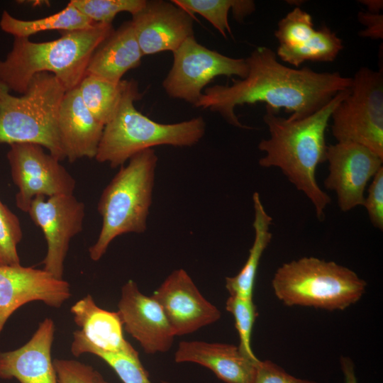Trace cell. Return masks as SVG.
I'll return each instance as SVG.
<instances>
[{"label": "cell", "mask_w": 383, "mask_h": 383, "mask_svg": "<svg viewBox=\"0 0 383 383\" xmlns=\"http://www.w3.org/2000/svg\"><path fill=\"white\" fill-rule=\"evenodd\" d=\"M350 89L340 91L306 118L291 120L277 116L267 108L263 116L270 138L258 144L259 150L265 153L259 165L265 168H279L296 189L310 200L319 221L324 220L325 210L331 199L318 184L316 171L321 163L326 162L325 135L331 114Z\"/></svg>", "instance_id": "cell-2"}, {"label": "cell", "mask_w": 383, "mask_h": 383, "mask_svg": "<svg viewBox=\"0 0 383 383\" xmlns=\"http://www.w3.org/2000/svg\"><path fill=\"white\" fill-rule=\"evenodd\" d=\"M143 56L132 23L126 21L96 49L86 74L118 84L128 70L140 66Z\"/></svg>", "instance_id": "cell-22"}, {"label": "cell", "mask_w": 383, "mask_h": 383, "mask_svg": "<svg viewBox=\"0 0 383 383\" xmlns=\"http://www.w3.org/2000/svg\"><path fill=\"white\" fill-rule=\"evenodd\" d=\"M71 296L70 285L43 269L0 265V333L13 313L31 301L60 308Z\"/></svg>", "instance_id": "cell-14"}, {"label": "cell", "mask_w": 383, "mask_h": 383, "mask_svg": "<svg viewBox=\"0 0 383 383\" xmlns=\"http://www.w3.org/2000/svg\"><path fill=\"white\" fill-rule=\"evenodd\" d=\"M151 296L161 306L175 336L193 333L221 316L183 269L172 272Z\"/></svg>", "instance_id": "cell-15"}, {"label": "cell", "mask_w": 383, "mask_h": 383, "mask_svg": "<svg viewBox=\"0 0 383 383\" xmlns=\"http://www.w3.org/2000/svg\"><path fill=\"white\" fill-rule=\"evenodd\" d=\"M357 16L358 21L366 26L364 30L360 32L361 36L382 39L383 16L382 14L360 12Z\"/></svg>", "instance_id": "cell-34"}, {"label": "cell", "mask_w": 383, "mask_h": 383, "mask_svg": "<svg viewBox=\"0 0 383 383\" xmlns=\"http://www.w3.org/2000/svg\"><path fill=\"white\" fill-rule=\"evenodd\" d=\"M0 80V143H34L60 161L65 159L57 129V118L66 92L52 74L33 76L21 96H13Z\"/></svg>", "instance_id": "cell-6"}, {"label": "cell", "mask_w": 383, "mask_h": 383, "mask_svg": "<svg viewBox=\"0 0 383 383\" xmlns=\"http://www.w3.org/2000/svg\"><path fill=\"white\" fill-rule=\"evenodd\" d=\"M87 109L103 125L115 116L121 101L123 79L114 84L91 74H86L78 86Z\"/></svg>", "instance_id": "cell-26"}, {"label": "cell", "mask_w": 383, "mask_h": 383, "mask_svg": "<svg viewBox=\"0 0 383 383\" xmlns=\"http://www.w3.org/2000/svg\"><path fill=\"white\" fill-rule=\"evenodd\" d=\"M162 383H170V382L163 381V382H162Z\"/></svg>", "instance_id": "cell-38"}, {"label": "cell", "mask_w": 383, "mask_h": 383, "mask_svg": "<svg viewBox=\"0 0 383 383\" xmlns=\"http://www.w3.org/2000/svg\"><path fill=\"white\" fill-rule=\"evenodd\" d=\"M70 3L94 23L112 24L121 12L132 16L139 12L146 0H71Z\"/></svg>", "instance_id": "cell-27"}, {"label": "cell", "mask_w": 383, "mask_h": 383, "mask_svg": "<svg viewBox=\"0 0 383 383\" xmlns=\"http://www.w3.org/2000/svg\"><path fill=\"white\" fill-rule=\"evenodd\" d=\"M340 365L344 377V383H358L353 360L349 357L341 356Z\"/></svg>", "instance_id": "cell-35"}, {"label": "cell", "mask_w": 383, "mask_h": 383, "mask_svg": "<svg viewBox=\"0 0 383 383\" xmlns=\"http://www.w3.org/2000/svg\"><path fill=\"white\" fill-rule=\"evenodd\" d=\"M94 23L70 2L62 11L51 16L33 20H22L4 11L0 28L14 38H26L47 30L73 31L87 28Z\"/></svg>", "instance_id": "cell-24"}, {"label": "cell", "mask_w": 383, "mask_h": 383, "mask_svg": "<svg viewBox=\"0 0 383 383\" xmlns=\"http://www.w3.org/2000/svg\"><path fill=\"white\" fill-rule=\"evenodd\" d=\"M276 55L299 67L306 61L332 62L343 48L342 40L327 26L316 30L311 16L296 7L277 23Z\"/></svg>", "instance_id": "cell-13"}, {"label": "cell", "mask_w": 383, "mask_h": 383, "mask_svg": "<svg viewBox=\"0 0 383 383\" xmlns=\"http://www.w3.org/2000/svg\"><path fill=\"white\" fill-rule=\"evenodd\" d=\"M74 323L80 328L73 333L71 353L75 357L93 351L138 355L123 335L118 313L98 306L90 294L77 301L70 309Z\"/></svg>", "instance_id": "cell-18"}, {"label": "cell", "mask_w": 383, "mask_h": 383, "mask_svg": "<svg viewBox=\"0 0 383 383\" xmlns=\"http://www.w3.org/2000/svg\"><path fill=\"white\" fill-rule=\"evenodd\" d=\"M42 230L47 252L42 263L43 270L62 279L64 263L72 238L82 231L85 206L73 194L51 197L37 196L27 212Z\"/></svg>", "instance_id": "cell-11"}, {"label": "cell", "mask_w": 383, "mask_h": 383, "mask_svg": "<svg viewBox=\"0 0 383 383\" xmlns=\"http://www.w3.org/2000/svg\"><path fill=\"white\" fill-rule=\"evenodd\" d=\"M172 66L162 82L172 98L196 106L203 89L218 76L246 77L248 66L245 59L233 58L210 50L199 43L194 35L188 38L173 52Z\"/></svg>", "instance_id": "cell-9"}, {"label": "cell", "mask_w": 383, "mask_h": 383, "mask_svg": "<svg viewBox=\"0 0 383 383\" xmlns=\"http://www.w3.org/2000/svg\"><path fill=\"white\" fill-rule=\"evenodd\" d=\"M252 201L255 237L248 259L236 275L226 277V288L230 296L244 299H252L259 264L264 251L272 238L270 232L272 218L266 211L258 192H254Z\"/></svg>", "instance_id": "cell-23"}, {"label": "cell", "mask_w": 383, "mask_h": 383, "mask_svg": "<svg viewBox=\"0 0 383 383\" xmlns=\"http://www.w3.org/2000/svg\"><path fill=\"white\" fill-rule=\"evenodd\" d=\"M118 313L125 331L148 354L165 353L175 336L159 303L143 294L137 284L129 279L121 288Z\"/></svg>", "instance_id": "cell-17"}, {"label": "cell", "mask_w": 383, "mask_h": 383, "mask_svg": "<svg viewBox=\"0 0 383 383\" xmlns=\"http://www.w3.org/2000/svg\"><path fill=\"white\" fill-rule=\"evenodd\" d=\"M274 295L288 306L344 310L357 302L367 282L333 261L304 257L284 263L274 274Z\"/></svg>", "instance_id": "cell-7"}, {"label": "cell", "mask_w": 383, "mask_h": 383, "mask_svg": "<svg viewBox=\"0 0 383 383\" xmlns=\"http://www.w3.org/2000/svg\"><path fill=\"white\" fill-rule=\"evenodd\" d=\"M174 361L204 366L226 383H252L260 360L250 359L233 344L192 340L179 343Z\"/></svg>", "instance_id": "cell-21"}, {"label": "cell", "mask_w": 383, "mask_h": 383, "mask_svg": "<svg viewBox=\"0 0 383 383\" xmlns=\"http://www.w3.org/2000/svg\"><path fill=\"white\" fill-rule=\"evenodd\" d=\"M104 125L99 122L84 104L78 87L67 91L57 118L60 144L70 162L95 158Z\"/></svg>", "instance_id": "cell-20"}, {"label": "cell", "mask_w": 383, "mask_h": 383, "mask_svg": "<svg viewBox=\"0 0 383 383\" xmlns=\"http://www.w3.org/2000/svg\"><path fill=\"white\" fill-rule=\"evenodd\" d=\"M22 237L19 218L0 199V265H21L17 247Z\"/></svg>", "instance_id": "cell-29"}, {"label": "cell", "mask_w": 383, "mask_h": 383, "mask_svg": "<svg viewBox=\"0 0 383 383\" xmlns=\"http://www.w3.org/2000/svg\"><path fill=\"white\" fill-rule=\"evenodd\" d=\"M245 60L246 77L232 78L231 85L206 88L196 107L218 113L235 127L250 128L238 120L236 106L264 102L272 112L284 108L292 113L288 118L298 120L311 116L352 85V77L338 72H318L306 67L284 65L267 47L256 48Z\"/></svg>", "instance_id": "cell-1"}, {"label": "cell", "mask_w": 383, "mask_h": 383, "mask_svg": "<svg viewBox=\"0 0 383 383\" xmlns=\"http://www.w3.org/2000/svg\"><path fill=\"white\" fill-rule=\"evenodd\" d=\"M107 363L123 383H152L146 370L143 366L139 355H126L118 353L93 351Z\"/></svg>", "instance_id": "cell-30"}, {"label": "cell", "mask_w": 383, "mask_h": 383, "mask_svg": "<svg viewBox=\"0 0 383 383\" xmlns=\"http://www.w3.org/2000/svg\"><path fill=\"white\" fill-rule=\"evenodd\" d=\"M113 30L112 24L95 23L87 28L62 32L51 41L14 38L11 50L0 60V80L21 95L33 76L40 72L54 74L66 91L77 88L92 54Z\"/></svg>", "instance_id": "cell-3"}, {"label": "cell", "mask_w": 383, "mask_h": 383, "mask_svg": "<svg viewBox=\"0 0 383 383\" xmlns=\"http://www.w3.org/2000/svg\"><path fill=\"white\" fill-rule=\"evenodd\" d=\"M57 383H98L101 374L93 367L67 359L53 360Z\"/></svg>", "instance_id": "cell-31"}, {"label": "cell", "mask_w": 383, "mask_h": 383, "mask_svg": "<svg viewBox=\"0 0 383 383\" xmlns=\"http://www.w3.org/2000/svg\"><path fill=\"white\" fill-rule=\"evenodd\" d=\"M157 160L152 148L134 155L103 190L97 205L102 226L96 241L89 249L93 261L103 257L116 238L147 230Z\"/></svg>", "instance_id": "cell-5"}, {"label": "cell", "mask_w": 383, "mask_h": 383, "mask_svg": "<svg viewBox=\"0 0 383 383\" xmlns=\"http://www.w3.org/2000/svg\"><path fill=\"white\" fill-rule=\"evenodd\" d=\"M328 174L325 187L335 192L344 212L362 206L368 182L382 168L383 158L365 146L354 143L328 145Z\"/></svg>", "instance_id": "cell-12"}, {"label": "cell", "mask_w": 383, "mask_h": 383, "mask_svg": "<svg viewBox=\"0 0 383 383\" xmlns=\"http://www.w3.org/2000/svg\"><path fill=\"white\" fill-rule=\"evenodd\" d=\"M194 16L172 1H147L131 21L143 55L174 52L194 35Z\"/></svg>", "instance_id": "cell-16"}, {"label": "cell", "mask_w": 383, "mask_h": 383, "mask_svg": "<svg viewBox=\"0 0 383 383\" xmlns=\"http://www.w3.org/2000/svg\"><path fill=\"white\" fill-rule=\"evenodd\" d=\"M226 309L234 318L240 339L239 348L250 359L258 360L251 348V334L257 316L252 299L230 296L226 302Z\"/></svg>", "instance_id": "cell-28"}, {"label": "cell", "mask_w": 383, "mask_h": 383, "mask_svg": "<svg viewBox=\"0 0 383 383\" xmlns=\"http://www.w3.org/2000/svg\"><path fill=\"white\" fill-rule=\"evenodd\" d=\"M55 323L46 318L31 338L21 348L0 352V379H16L20 383H57L51 357Z\"/></svg>", "instance_id": "cell-19"}, {"label": "cell", "mask_w": 383, "mask_h": 383, "mask_svg": "<svg viewBox=\"0 0 383 383\" xmlns=\"http://www.w3.org/2000/svg\"><path fill=\"white\" fill-rule=\"evenodd\" d=\"M98 383H110V382L106 381L101 374L99 377Z\"/></svg>", "instance_id": "cell-37"}, {"label": "cell", "mask_w": 383, "mask_h": 383, "mask_svg": "<svg viewBox=\"0 0 383 383\" xmlns=\"http://www.w3.org/2000/svg\"><path fill=\"white\" fill-rule=\"evenodd\" d=\"M372 226L383 230V167L372 178L363 204Z\"/></svg>", "instance_id": "cell-32"}, {"label": "cell", "mask_w": 383, "mask_h": 383, "mask_svg": "<svg viewBox=\"0 0 383 383\" xmlns=\"http://www.w3.org/2000/svg\"><path fill=\"white\" fill-rule=\"evenodd\" d=\"M11 177L18 187L17 207L28 212L37 196L51 197L73 194L76 181L60 164V160L45 152L43 147L34 143L10 145L7 152Z\"/></svg>", "instance_id": "cell-10"}, {"label": "cell", "mask_w": 383, "mask_h": 383, "mask_svg": "<svg viewBox=\"0 0 383 383\" xmlns=\"http://www.w3.org/2000/svg\"><path fill=\"white\" fill-rule=\"evenodd\" d=\"M141 99L138 82L123 80L117 111L104 126L95 159L111 168L124 165L134 155L159 145L189 147L204 135L206 123L201 116L174 123H160L143 115L134 102Z\"/></svg>", "instance_id": "cell-4"}, {"label": "cell", "mask_w": 383, "mask_h": 383, "mask_svg": "<svg viewBox=\"0 0 383 383\" xmlns=\"http://www.w3.org/2000/svg\"><path fill=\"white\" fill-rule=\"evenodd\" d=\"M338 143L365 146L383 158V72L360 67L350 92L331 114Z\"/></svg>", "instance_id": "cell-8"}, {"label": "cell", "mask_w": 383, "mask_h": 383, "mask_svg": "<svg viewBox=\"0 0 383 383\" xmlns=\"http://www.w3.org/2000/svg\"><path fill=\"white\" fill-rule=\"evenodd\" d=\"M362 4L365 5L370 13H379L382 9L383 3L382 0H363L360 1Z\"/></svg>", "instance_id": "cell-36"}, {"label": "cell", "mask_w": 383, "mask_h": 383, "mask_svg": "<svg viewBox=\"0 0 383 383\" xmlns=\"http://www.w3.org/2000/svg\"><path fill=\"white\" fill-rule=\"evenodd\" d=\"M252 383H317L297 378L270 360H260Z\"/></svg>", "instance_id": "cell-33"}, {"label": "cell", "mask_w": 383, "mask_h": 383, "mask_svg": "<svg viewBox=\"0 0 383 383\" xmlns=\"http://www.w3.org/2000/svg\"><path fill=\"white\" fill-rule=\"evenodd\" d=\"M172 2L192 15L197 13L203 16L224 38L227 37V33L232 35L228 19L230 10L238 22L255 10V4L251 0H172Z\"/></svg>", "instance_id": "cell-25"}]
</instances>
